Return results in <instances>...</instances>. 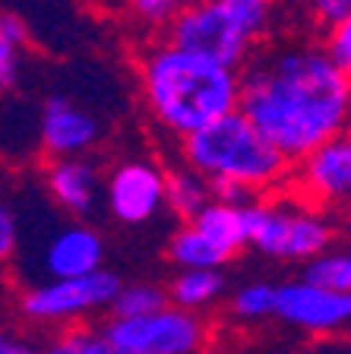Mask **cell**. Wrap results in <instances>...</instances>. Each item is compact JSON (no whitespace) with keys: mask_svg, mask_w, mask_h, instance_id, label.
Here are the masks:
<instances>
[{"mask_svg":"<svg viewBox=\"0 0 351 354\" xmlns=\"http://www.w3.org/2000/svg\"><path fill=\"white\" fill-rule=\"evenodd\" d=\"M237 76V111L291 165L348 127L351 80L323 48L285 44L253 57Z\"/></svg>","mask_w":351,"mask_h":354,"instance_id":"obj_1","label":"cell"},{"mask_svg":"<svg viewBox=\"0 0 351 354\" xmlns=\"http://www.w3.org/2000/svg\"><path fill=\"white\" fill-rule=\"evenodd\" d=\"M139 86L152 118L177 136H187L234 111L241 95L237 70L213 64L171 41L146 51L139 64Z\"/></svg>","mask_w":351,"mask_h":354,"instance_id":"obj_2","label":"cell"},{"mask_svg":"<svg viewBox=\"0 0 351 354\" xmlns=\"http://www.w3.org/2000/svg\"><path fill=\"white\" fill-rule=\"evenodd\" d=\"M183 158L206 180H234L260 196L291 174V162L237 108L187 133Z\"/></svg>","mask_w":351,"mask_h":354,"instance_id":"obj_3","label":"cell"},{"mask_svg":"<svg viewBox=\"0 0 351 354\" xmlns=\"http://www.w3.org/2000/svg\"><path fill=\"white\" fill-rule=\"evenodd\" d=\"M276 0H190L168 19V41L213 64L241 70L269 32Z\"/></svg>","mask_w":351,"mask_h":354,"instance_id":"obj_4","label":"cell"},{"mask_svg":"<svg viewBox=\"0 0 351 354\" xmlns=\"http://www.w3.org/2000/svg\"><path fill=\"white\" fill-rule=\"evenodd\" d=\"M247 243L272 259H310L330 250L336 241L332 221L320 212H291L285 206L253 199L244 206Z\"/></svg>","mask_w":351,"mask_h":354,"instance_id":"obj_5","label":"cell"},{"mask_svg":"<svg viewBox=\"0 0 351 354\" xmlns=\"http://www.w3.org/2000/svg\"><path fill=\"white\" fill-rule=\"evenodd\" d=\"M105 339L117 354H197L206 342V326L193 310L165 304L139 317H114Z\"/></svg>","mask_w":351,"mask_h":354,"instance_id":"obj_6","label":"cell"},{"mask_svg":"<svg viewBox=\"0 0 351 354\" xmlns=\"http://www.w3.org/2000/svg\"><path fill=\"white\" fill-rule=\"evenodd\" d=\"M117 288H120V279L105 269L70 275V279H48L42 285H32L22 295V313L42 319V323L89 317V313L108 307Z\"/></svg>","mask_w":351,"mask_h":354,"instance_id":"obj_7","label":"cell"},{"mask_svg":"<svg viewBox=\"0 0 351 354\" xmlns=\"http://www.w3.org/2000/svg\"><path fill=\"white\" fill-rule=\"evenodd\" d=\"M272 317L285 319L304 332H339L351 319V295L310 285V281H285L276 288Z\"/></svg>","mask_w":351,"mask_h":354,"instance_id":"obj_8","label":"cell"},{"mask_svg":"<svg viewBox=\"0 0 351 354\" xmlns=\"http://www.w3.org/2000/svg\"><path fill=\"white\" fill-rule=\"evenodd\" d=\"M105 199L117 221L143 225L165 206V174L149 162L117 165L105 180Z\"/></svg>","mask_w":351,"mask_h":354,"instance_id":"obj_9","label":"cell"},{"mask_svg":"<svg viewBox=\"0 0 351 354\" xmlns=\"http://www.w3.org/2000/svg\"><path fill=\"white\" fill-rule=\"evenodd\" d=\"M298 187L304 196L320 203V206H332V203H345L351 193V142L345 133L332 136V140L314 146L304 158H298Z\"/></svg>","mask_w":351,"mask_h":354,"instance_id":"obj_10","label":"cell"},{"mask_svg":"<svg viewBox=\"0 0 351 354\" xmlns=\"http://www.w3.org/2000/svg\"><path fill=\"white\" fill-rule=\"evenodd\" d=\"M42 146L48 155L64 158V155H82L102 140V124L89 108L76 104L66 95H51L42 108L38 120Z\"/></svg>","mask_w":351,"mask_h":354,"instance_id":"obj_11","label":"cell"},{"mask_svg":"<svg viewBox=\"0 0 351 354\" xmlns=\"http://www.w3.org/2000/svg\"><path fill=\"white\" fill-rule=\"evenodd\" d=\"M105 241L89 225H66L57 228L42 253V266L48 279H70L102 269Z\"/></svg>","mask_w":351,"mask_h":354,"instance_id":"obj_12","label":"cell"},{"mask_svg":"<svg viewBox=\"0 0 351 354\" xmlns=\"http://www.w3.org/2000/svg\"><path fill=\"white\" fill-rule=\"evenodd\" d=\"M44 184L51 190V196L57 199L66 212L73 215H89L98 203V190H102V177L98 168L86 158H76V155H64V158H54L48 174H44Z\"/></svg>","mask_w":351,"mask_h":354,"instance_id":"obj_13","label":"cell"},{"mask_svg":"<svg viewBox=\"0 0 351 354\" xmlns=\"http://www.w3.org/2000/svg\"><path fill=\"white\" fill-rule=\"evenodd\" d=\"M190 225L213 243V247H219L228 259L247 247V228H244L241 206H231V203H222V199H209L190 218Z\"/></svg>","mask_w":351,"mask_h":354,"instance_id":"obj_14","label":"cell"},{"mask_svg":"<svg viewBox=\"0 0 351 354\" xmlns=\"http://www.w3.org/2000/svg\"><path fill=\"white\" fill-rule=\"evenodd\" d=\"M209 199H213L209 180H206L199 171H193L190 165L165 174V206H168L171 212H177L181 218H193Z\"/></svg>","mask_w":351,"mask_h":354,"instance_id":"obj_15","label":"cell"},{"mask_svg":"<svg viewBox=\"0 0 351 354\" xmlns=\"http://www.w3.org/2000/svg\"><path fill=\"white\" fill-rule=\"evenodd\" d=\"M222 291H225V275L219 269H181L174 275V281H171L168 301L174 307L197 310L213 304Z\"/></svg>","mask_w":351,"mask_h":354,"instance_id":"obj_16","label":"cell"},{"mask_svg":"<svg viewBox=\"0 0 351 354\" xmlns=\"http://www.w3.org/2000/svg\"><path fill=\"white\" fill-rule=\"evenodd\" d=\"M29 44V29L16 13H0V95L19 82L22 51Z\"/></svg>","mask_w":351,"mask_h":354,"instance_id":"obj_17","label":"cell"},{"mask_svg":"<svg viewBox=\"0 0 351 354\" xmlns=\"http://www.w3.org/2000/svg\"><path fill=\"white\" fill-rule=\"evenodd\" d=\"M168 259L181 269H222L228 263V257L206 241L193 225H183L181 231H174L168 243Z\"/></svg>","mask_w":351,"mask_h":354,"instance_id":"obj_18","label":"cell"},{"mask_svg":"<svg viewBox=\"0 0 351 354\" xmlns=\"http://www.w3.org/2000/svg\"><path fill=\"white\" fill-rule=\"evenodd\" d=\"M300 279L310 285L330 288V291H351V257L342 250H323L307 259Z\"/></svg>","mask_w":351,"mask_h":354,"instance_id":"obj_19","label":"cell"},{"mask_svg":"<svg viewBox=\"0 0 351 354\" xmlns=\"http://www.w3.org/2000/svg\"><path fill=\"white\" fill-rule=\"evenodd\" d=\"M165 304H171L168 291L155 285H120L108 307L114 310V317H139V313H152Z\"/></svg>","mask_w":351,"mask_h":354,"instance_id":"obj_20","label":"cell"},{"mask_svg":"<svg viewBox=\"0 0 351 354\" xmlns=\"http://www.w3.org/2000/svg\"><path fill=\"white\" fill-rule=\"evenodd\" d=\"M272 304H276V288L266 285V281H253V285H244L234 295V317L241 319L272 317Z\"/></svg>","mask_w":351,"mask_h":354,"instance_id":"obj_21","label":"cell"},{"mask_svg":"<svg viewBox=\"0 0 351 354\" xmlns=\"http://www.w3.org/2000/svg\"><path fill=\"white\" fill-rule=\"evenodd\" d=\"M42 354H117V351L105 339V332L76 329V332H66L64 339H57L51 348H44Z\"/></svg>","mask_w":351,"mask_h":354,"instance_id":"obj_22","label":"cell"},{"mask_svg":"<svg viewBox=\"0 0 351 354\" xmlns=\"http://www.w3.org/2000/svg\"><path fill=\"white\" fill-rule=\"evenodd\" d=\"M190 0H130V10L146 26H165L177 10H183Z\"/></svg>","mask_w":351,"mask_h":354,"instance_id":"obj_23","label":"cell"},{"mask_svg":"<svg viewBox=\"0 0 351 354\" xmlns=\"http://www.w3.org/2000/svg\"><path fill=\"white\" fill-rule=\"evenodd\" d=\"M326 57L336 66H342L345 73L351 70V19L339 22V26H330V35H326Z\"/></svg>","mask_w":351,"mask_h":354,"instance_id":"obj_24","label":"cell"},{"mask_svg":"<svg viewBox=\"0 0 351 354\" xmlns=\"http://www.w3.org/2000/svg\"><path fill=\"white\" fill-rule=\"evenodd\" d=\"M16 247H19V221L7 203H0V263L13 259Z\"/></svg>","mask_w":351,"mask_h":354,"instance_id":"obj_25","label":"cell"},{"mask_svg":"<svg viewBox=\"0 0 351 354\" xmlns=\"http://www.w3.org/2000/svg\"><path fill=\"white\" fill-rule=\"evenodd\" d=\"M209 193L213 199H222V203H231V206H250L253 199H260V193L250 190L244 184H234V180H209Z\"/></svg>","mask_w":351,"mask_h":354,"instance_id":"obj_26","label":"cell"},{"mask_svg":"<svg viewBox=\"0 0 351 354\" xmlns=\"http://www.w3.org/2000/svg\"><path fill=\"white\" fill-rule=\"evenodd\" d=\"M316 19L326 26H339V22L351 19V0H310Z\"/></svg>","mask_w":351,"mask_h":354,"instance_id":"obj_27","label":"cell"},{"mask_svg":"<svg viewBox=\"0 0 351 354\" xmlns=\"http://www.w3.org/2000/svg\"><path fill=\"white\" fill-rule=\"evenodd\" d=\"M0 354H42V351H35V348L29 345V342L16 339L13 332L0 329Z\"/></svg>","mask_w":351,"mask_h":354,"instance_id":"obj_28","label":"cell"}]
</instances>
